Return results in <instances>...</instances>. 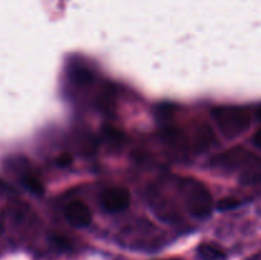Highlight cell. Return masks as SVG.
<instances>
[{
    "mask_svg": "<svg viewBox=\"0 0 261 260\" xmlns=\"http://www.w3.org/2000/svg\"><path fill=\"white\" fill-rule=\"evenodd\" d=\"M58 163L61 167H65V166H69L71 163V157L68 154V153H64L60 157L58 158Z\"/></svg>",
    "mask_w": 261,
    "mask_h": 260,
    "instance_id": "7c38bea8",
    "label": "cell"
},
{
    "mask_svg": "<svg viewBox=\"0 0 261 260\" xmlns=\"http://www.w3.org/2000/svg\"><path fill=\"white\" fill-rule=\"evenodd\" d=\"M181 191L186 206L193 216L205 218L211 214L213 200L209 190L203 184L193 178H186L181 184Z\"/></svg>",
    "mask_w": 261,
    "mask_h": 260,
    "instance_id": "3957f363",
    "label": "cell"
},
{
    "mask_svg": "<svg viewBox=\"0 0 261 260\" xmlns=\"http://www.w3.org/2000/svg\"><path fill=\"white\" fill-rule=\"evenodd\" d=\"M199 255L203 260H226L223 250L213 244H203L199 246Z\"/></svg>",
    "mask_w": 261,
    "mask_h": 260,
    "instance_id": "52a82bcc",
    "label": "cell"
},
{
    "mask_svg": "<svg viewBox=\"0 0 261 260\" xmlns=\"http://www.w3.org/2000/svg\"><path fill=\"white\" fill-rule=\"evenodd\" d=\"M65 217L75 227H87L92 222L91 209L81 200H73L65 206Z\"/></svg>",
    "mask_w": 261,
    "mask_h": 260,
    "instance_id": "5b68a950",
    "label": "cell"
},
{
    "mask_svg": "<svg viewBox=\"0 0 261 260\" xmlns=\"http://www.w3.org/2000/svg\"><path fill=\"white\" fill-rule=\"evenodd\" d=\"M219 167L231 171H241L244 184L261 183V158L246 148L234 147L222 153L214 160Z\"/></svg>",
    "mask_w": 261,
    "mask_h": 260,
    "instance_id": "6da1fadb",
    "label": "cell"
},
{
    "mask_svg": "<svg viewBox=\"0 0 261 260\" xmlns=\"http://www.w3.org/2000/svg\"><path fill=\"white\" fill-rule=\"evenodd\" d=\"M254 144L256 145L257 148H260L261 149V129L260 130H257L256 133H255L254 134Z\"/></svg>",
    "mask_w": 261,
    "mask_h": 260,
    "instance_id": "4fadbf2b",
    "label": "cell"
},
{
    "mask_svg": "<svg viewBox=\"0 0 261 260\" xmlns=\"http://www.w3.org/2000/svg\"><path fill=\"white\" fill-rule=\"evenodd\" d=\"M195 135H194V145L196 149L203 150L209 148L214 142V134L211 127L206 124H201L200 126L196 127Z\"/></svg>",
    "mask_w": 261,
    "mask_h": 260,
    "instance_id": "8992f818",
    "label": "cell"
},
{
    "mask_svg": "<svg viewBox=\"0 0 261 260\" xmlns=\"http://www.w3.org/2000/svg\"><path fill=\"white\" fill-rule=\"evenodd\" d=\"M71 79L75 84L78 86H86V84H89L93 79L92 76V73L89 70L84 68H75L73 71H71Z\"/></svg>",
    "mask_w": 261,
    "mask_h": 260,
    "instance_id": "ba28073f",
    "label": "cell"
},
{
    "mask_svg": "<svg viewBox=\"0 0 261 260\" xmlns=\"http://www.w3.org/2000/svg\"><path fill=\"white\" fill-rule=\"evenodd\" d=\"M167 260H177V259H167Z\"/></svg>",
    "mask_w": 261,
    "mask_h": 260,
    "instance_id": "9a60e30c",
    "label": "cell"
},
{
    "mask_svg": "<svg viewBox=\"0 0 261 260\" xmlns=\"http://www.w3.org/2000/svg\"><path fill=\"white\" fill-rule=\"evenodd\" d=\"M105 135H106L107 140L112 143H116V144H120L122 142V134L117 129L112 126H107L103 129Z\"/></svg>",
    "mask_w": 261,
    "mask_h": 260,
    "instance_id": "30bf717a",
    "label": "cell"
},
{
    "mask_svg": "<svg viewBox=\"0 0 261 260\" xmlns=\"http://www.w3.org/2000/svg\"><path fill=\"white\" fill-rule=\"evenodd\" d=\"M240 205V200L234 198H224L222 200H219L218 205L217 208L222 212H226V211H231V209L236 208V206Z\"/></svg>",
    "mask_w": 261,
    "mask_h": 260,
    "instance_id": "8fae6325",
    "label": "cell"
},
{
    "mask_svg": "<svg viewBox=\"0 0 261 260\" xmlns=\"http://www.w3.org/2000/svg\"><path fill=\"white\" fill-rule=\"evenodd\" d=\"M101 204L110 213L125 211L130 205L129 190L120 186L106 189L101 195Z\"/></svg>",
    "mask_w": 261,
    "mask_h": 260,
    "instance_id": "277c9868",
    "label": "cell"
},
{
    "mask_svg": "<svg viewBox=\"0 0 261 260\" xmlns=\"http://www.w3.org/2000/svg\"><path fill=\"white\" fill-rule=\"evenodd\" d=\"M257 116H259V119L261 120V106H260V109H259V112H257Z\"/></svg>",
    "mask_w": 261,
    "mask_h": 260,
    "instance_id": "5bb4252c",
    "label": "cell"
},
{
    "mask_svg": "<svg viewBox=\"0 0 261 260\" xmlns=\"http://www.w3.org/2000/svg\"><path fill=\"white\" fill-rule=\"evenodd\" d=\"M217 125L227 138H236L251 125V116L246 109L239 106H222L213 111Z\"/></svg>",
    "mask_w": 261,
    "mask_h": 260,
    "instance_id": "7a4b0ae2",
    "label": "cell"
},
{
    "mask_svg": "<svg viewBox=\"0 0 261 260\" xmlns=\"http://www.w3.org/2000/svg\"><path fill=\"white\" fill-rule=\"evenodd\" d=\"M22 184L28 189V190L32 191V193L42 194L43 186H42V184H41V181L38 180L36 176L30 175V173L22 176Z\"/></svg>",
    "mask_w": 261,
    "mask_h": 260,
    "instance_id": "9c48e42d",
    "label": "cell"
}]
</instances>
